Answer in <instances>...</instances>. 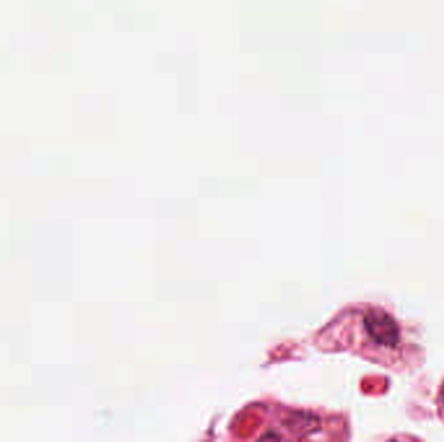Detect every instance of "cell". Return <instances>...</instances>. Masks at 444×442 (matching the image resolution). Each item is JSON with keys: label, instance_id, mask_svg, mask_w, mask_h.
I'll return each instance as SVG.
<instances>
[{"label": "cell", "instance_id": "cell-1", "mask_svg": "<svg viewBox=\"0 0 444 442\" xmlns=\"http://www.w3.org/2000/svg\"><path fill=\"white\" fill-rule=\"evenodd\" d=\"M442 406H443V411H444V386H443V391H442Z\"/></svg>", "mask_w": 444, "mask_h": 442}]
</instances>
